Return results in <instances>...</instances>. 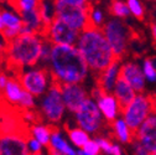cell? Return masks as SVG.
I'll use <instances>...</instances> for the list:
<instances>
[{"label":"cell","instance_id":"obj_12","mask_svg":"<svg viewBox=\"0 0 156 155\" xmlns=\"http://www.w3.org/2000/svg\"><path fill=\"white\" fill-rule=\"evenodd\" d=\"M120 78H123L136 93L141 94L145 91L146 78L143 68L135 62H126L120 68Z\"/></svg>","mask_w":156,"mask_h":155},{"label":"cell","instance_id":"obj_17","mask_svg":"<svg viewBox=\"0 0 156 155\" xmlns=\"http://www.w3.org/2000/svg\"><path fill=\"white\" fill-rule=\"evenodd\" d=\"M113 94L118 101V104L120 107V112H123L134 99L135 97L138 96L136 93L123 78H119L118 82H116L114 89H113Z\"/></svg>","mask_w":156,"mask_h":155},{"label":"cell","instance_id":"obj_34","mask_svg":"<svg viewBox=\"0 0 156 155\" xmlns=\"http://www.w3.org/2000/svg\"><path fill=\"white\" fill-rule=\"evenodd\" d=\"M95 140H97V143H98V145H99V148H101V150H102V151H104L105 154L110 155V151H112V146H113V144H112L108 139L102 138V137H98V138H95Z\"/></svg>","mask_w":156,"mask_h":155},{"label":"cell","instance_id":"obj_24","mask_svg":"<svg viewBox=\"0 0 156 155\" xmlns=\"http://www.w3.org/2000/svg\"><path fill=\"white\" fill-rule=\"evenodd\" d=\"M68 138L72 142V144L77 148L82 149L90 139H89V134L84 132L81 128H73V129H67Z\"/></svg>","mask_w":156,"mask_h":155},{"label":"cell","instance_id":"obj_1","mask_svg":"<svg viewBox=\"0 0 156 155\" xmlns=\"http://www.w3.org/2000/svg\"><path fill=\"white\" fill-rule=\"evenodd\" d=\"M48 66L52 80L60 85H81L89 72V67L77 46L53 45Z\"/></svg>","mask_w":156,"mask_h":155},{"label":"cell","instance_id":"obj_35","mask_svg":"<svg viewBox=\"0 0 156 155\" xmlns=\"http://www.w3.org/2000/svg\"><path fill=\"white\" fill-rule=\"evenodd\" d=\"M131 144H133V150H134L135 155H150V151L136 139H134Z\"/></svg>","mask_w":156,"mask_h":155},{"label":"cell","instance_id":"obj_44","mask_svg":"<svg viewBox=\"0 0 156 155\" xmlns=\"http://www.w3.org/2000/svg\"><path fill=\"white\" fill-rule=\"evenodd\" d=\"M0 97H3V91L2 89H0ZM0 99H2V98H0Z\"/></svg>","mask_w":156,"mask_h":155},{"label":"cell","instance_id":"obj_22","mask_svg":"<svg viewBox=\"0 0 156 155\" xmlns=\"http://www.w3.org/2000/svg\"><path fill=\"white\" fill-rule=\"evenodd\" d=\"M2 16H3V23L5 29H12V30H20L24 26V21L21 16L16 14L12 10L8 9H2Z\"/></svg>","mask_w":156,"mask_h":155},{"label":"cell","instance_id":"obj_40","mask_svg":"<svg viewBox=\"0 0 156 155\" xmlns=\"http://www.w3.org/2000/svg\"><path fill=\"white\" fill-rule=\"evenodd\" d=\"M151 37H152V41L156 45V23L151 25Z\"/></svg>","mask_w":156,"mask_h":155},{"label":"cell","instance_id":"obj_31","mask_svg":"<svg viewBox=\"0 0 156 155\" xmlns=\"http://www.w3.org/2000/svg\"><path fill=\"white\" fill-rule=\"evenodd\" d=\"M52 49H53V45L46 40L44 37V45H42V50H41V57H40V62L42 63H50V60H51V55H52Z\"/></svg>","mask_w":156,"mask_h":155},{"label":"cell","instance_id":"obj_16","mask_svg":"<svg viewBox=\"0 0 156 155\" xmlns=\"http://www.w3.org/2000/svg\"><path fill=\"white\" fill-rule=\"evenodd\" d=\"M98 104L103 117L107 122H115L118 119V114L120 112V107L118 104V101L114 97L113 93H105L103 92L99 98L95 99Z\"/></svg>","mask_w":156,"mask_h":155},{"label":"cell","instance_id":"obj_38","mask_svg":"<svg viewBox=\"0 0 156 155\" xmlns=\"http://www.w3.org/2000/svg\"><path fill=\"white\" fill-rule=\"evenodd\" d=\"M4 55H6V46L0 42V63L4 60Z\"/></svg>","mask_w":156,"mask_h":155},{"label":"cell","instance_id":"obj_27","mask_svg":"<svg viewBox=\"0 0 156 155\" xmlns=\"http://www.w3.org/2000/svg\"><path fill=\"white\" fill-rule=\"evenodd\" d=\"M109 13L115 16L116 19H126L130 15V10L128 8V4L125 2H120V0H116L113 2L109 6Z\"/></svg>","mask_w":156,"mask_h":155},{"label":"cell","instance_id":"obj_13","mask_svg":"<svg viewBox=\"0 0 156 155\" xmlns=\"http://www.w3.org/2000/svg\"><path fill=\"white\" fill-rule=\"evenodd\" d=\"M62 98L68 112L76 113L86 99L88 94L82 85H62Z\"/></svg>","mask_w":156,"mask_h":155},{"label":"cell","instance_id":"obj_2","mask_svg":"<svg viewBox=\"0 0 156 155\" xmlns=\"http://www.w3.org/2000/svg\"><path fill=\"white\" fill-rule=\"evenodd\" d=\"M76 46L84 57L89 70L98 74L107 70L116 60L101 29L89 27L82 31Z\"/></svg>","mask_w":156,"mask_h":155},{"label":"cell","instance_id":"obj_36","mask_svg":"<svg viewBox=\"0 0 156 155\" xmlns=\"http://www.w3.org/2000/svg\"><path fill=\"white\" fill-rule=\"evenodd\" d=\"M9 80H10V78H9V77H8L5 73H3V72L0 73V89H2V91L6 87V85H8Z\"/></svg>","mask_w":156,"mask_h":155},{"label":"cell","instance_id":"obj_47","mask_svg":"<svg viewBox=\"0 0 156 155\" xmlns=\"http://www.w3.org/2000/svg\"><path fill=\"white\" fill-rule=\"evenodd\" d=\"M32 155H45V154H42V153H40V154H32Z\"/></svg>","mask_w":156,"mask_h":155},{"label":"cell","instance_id":"obj_4","mask_svg":"<svg viewBox=\"0 0 156 155\" xmlns=\"http://www.w3.org/2000/svg\"><path fill=\"white\" fill-rule=\"evenodd\" d=\"M90 3L86 0H56V17L68 24L77 31L89 29V8Z\"/></svg>","mask_w":156,"mask_h":155},{"label":"cell","instance_id":"obj_42","mask_svg":"<svg viewBox=\"0 0 156 155\" xmlns=\"http://www.w3.org/2000/svg\"><path fill=\"white\" fill-rule=\"evenodd\" d=\"M77 154L78 155H90V154H88V153H86L83 149H80V150H77Z\"/></svg>","mask_w":156,"mask_h":155},{"label":"cell","instance_id":"obj_39","mask_svg":"<svg viewBox=\"0 0 156 155\" xmlns=\"http://www.w3.org/2000/svg\"><path fill=\"white\" fill-rule=\"evenodd\" d=\"M47 155H65V154H62L61 151H58V150H56V149L48 146V148H47Z\"/></svg>","mask_w":156,"mask_h":155},{"label":"cell","instance_id":"obj_30","mask_svg":"<svg viewBox=\"0 0 156 155\" xmlns=\"http://www.w3.org/2000/svg\"><path fill=\"white\" fill-rule=\"evenodd\" d=\"M35 104H36L35 97L31 93L24 91L21 101H20V103H19V108H20L21 110H31V109L35 108Z\"/></svg>","mask_w":156,"mask_h":155},{"label":"cell","instance_id":"obj_25","mask_svg":"<svg viewBox=\"0 0 156 155\" xmlns=\"http://www.w3.org/2000/svg\"><path fill=\"white\" fill-rule=\"evenodd\" d=\"M14 11L19 15H23L30 11H34L38 8L40 2L38 0H17V2H10L9 3Z\"/></svg>","mask_w":156,"mask_h":155},{"label":"cell","instance_id":"obj_15","mask_svg":"<svg viewBox=\"0 0 156 155\" xmlns=\"http://www.w3.org/2000/svg\"><path fill=\"white\" fill-rule=\"evenodd\" d=\"M120 60L116 59L107 70H104L102 73H99L98 77V86L102 88L105 93H113V89L120 78Z\"/></svg>","mask_w":156,"mask_h":155},{"label":"cell","instance_id":"obj_18","mask_svg":"<svg viewBox=\"0 0 156 155\" xmlns=\"http://www.w3.org/2000/svg\"><path fill=\"white\" fill-rule=\"evenodd\" d=\"M24 91L25 89L23 88L19 78L11 77L6 85V87L3 89V99L9 104H17L19 106Z\"/></svg>","mask_w":156,"mask_h":155},{"label":"cell","instance_id":"obj_41","mask_svg":"<svg viewBox=\"0 0 156 155\" xmlns=\"http://www.w3.org/2000/svg\"><path fill=\"white\" fill-rule=\"evenodd\" d=\"M5 26H4V23H3V16H2V9H0V34L4 31Z\"/></svg>","mask_w":156,"mask_h":155},{"label":"cell","instance_id":"obj_33","mask_svg":"<svg viewBox=\"0 0 156 155\" xmlns=\"http://www.w3.org/2000/svg\"><path fill=\"white\" fill-rule=\"evenodd\" d=\"M27 146H29V150H30L31 155L32 154H40V153H42L41 151L42 150V144L38 140H36L35 138H32V137H30L27 139Z\"/></svg>","mask_w":156,"mask_h":155},{"label":"cell","instance_id":"obj_9","mask_svg":"<svg viewBox=\"0 0 156 155\" xmlns=\"http://www.w3.org/2000/svg\"><path fill=\"white\" fill-rule=\"evenodd\" d=\"M81 32L71 27L68 24L56 17L51 25L46 29L42 37L48 40L52 45H68L76 46Z\"/></svg>","mask_w":156,"mask_h":155},{"label":"cell","instance_id":"obj_3","mask_svg":"<svg viewBox=\"0 0 156 155\" xmlns=\"http://www.w3.org/2000/svg\"><path fill=\"white\" fill-rule=\"evenodd\" d=\"M44 37L41 35H20L6 46V59L15 68L32 67L40 62Z\"/></svg>","mask_w":156,"mask_h":155},{"label":"cell","instance_id":"obj_11","mask_svg":"<svg viewBox=\"0 0 156 155\" xmlns=\"http://www.w3.org/2000/svg\"><path fill=\"white\" fill-rule=\"evenodd\" d=\"M27 139L29 137L21 134L0 137V155H31Z\"/></svg>","mask_w":156,"mask_h":155},{"label":"cell","instance_id":"obj_28","mask_svg":"<svg viewBox=\"0 0 156 155\" xmlns=\"http://www.w3.org/2000/svg\"><path fill=\"white\" fill-rule=\"evenodd\" d=\"M143 72H144V76L146 81L149 82H156V68L151 61V59H145L144 62H143Z\"/></svg>","mask_w":156,"mask_h":155},{"label":"cell","instance_id":"obj_7","mask_svg":"<svg viewBox=\"0 0 156 155\" xmlns=\"http://www.w3.org/2000/svg\"><path fill=\"white\" fill-rule=\"evenodd\" d=\"M41 110L45 118L51 123H58L62 121L66 112V106L62 98V85L52 80L48 91L42 97Z\"/></svg>","mask_w":156,"mask_h":155},{"label":"cell","instance_id":"obj_14","mask_svg":"<svg viewBox=\"0 0 156 155\" xmlns=\"http://www.w3.org/2000/svg\"><path fill=\"white\" fill-rule=\"evenodd\" d=\"M135 139L143 144L150 153L156 151V112L141 124L135 133Z\"/></svg>","mask_w":156,"mask_h":155},{"label":"cell","instance_id":"obj_8","mask_svg":"<svg viewBox=\"0 0 156 155\" xmlns=\"http://www.w3.org/2000/svg\"><path fill=\"white\" fill-rule=\"evenodd\" d=\"M74 118L78 128L83 129L88 134L98 133L102 129L104 122V117L98 104L92 98L84 101V103L74 113Z\"/></svg>","mask_w":156,"mask_h":155},{"label":"cell","instance_id":"obj_19","mask_svg":"<svg viewBox=\"0 0 156 155\" xmlns=\"http://www.w3.org/2000/svg\"><path fill=\"white\" fill-rule=\"evenodd\" d=\"M50 146L61 151L65 155H78L77 150L71 146L62 137L61 130L58 129L57 127H52L51 128V142H50Z\"/></svg>","mask_w":156,"mask_h":155},{"label":"cell","instance_id":"obj_10","mask_svg":"<svg viewBox=\"0 0 156 155\" xmlns=\"http://www.w3.org/2000/svg\"><path fill=\"white\" fill-rule=\"evenodd\" d=\"M48 73L50 71L45 67L31 68L21 72L17 78L26 92L31 93L34 97H40L45 96L48 91Z\"/></svg>","mask_w":156,"mask_h":155},{"label":"cell","instance_id":"obj_21","mask_svg":"<svg viewBox=\"0 0 156 155\" xmlns=\"http://www.w3.org/2000/svg\"><path fill=\"white\" fill-rule=\"evenodd\" d=\"M30 134L31 137L35 138L36 140H38L42 146L48 148L50 146V142H51V127L40 124V123H35L31 125L30 128Z\"/></svg>","mask_w":156,"mask_h":155},{"label":"cell","instance_id":"obj_26","mask_svg":"<svg viewBox=\"0 0 156 155\" xmlns=\"http://www.w3.org/2000/svg\"><path fill=\"white\" fill-rule=\"evenodd\" d=\"M88 16H89V27L102 30V27L104 25V14H103V11L99 8H95V6L90 5Z\"/></svg>","mask_w":156,"mask_h":155},{"label":"cell","instance_id":"obj_20","mask_svg":"<svg viewBox=\"0 0 156 155\" xmlns=\"http://www.w3.org/2000/svg\"><path fill=\"white\" fill-rule=\"evenodd\" d=\"M113 130L115 137L124 144L133 143V140L135 139V134L130 130V128L128 127V124L123 118H118L115 122H113Z\"/></svg>","mask_w":156,"mask_h":155},{"label":"cell","instance_id":"obj_43","mask_svg":"<svg viewBox=\"0 0 156 155\" xmlns=\"http://www.w3.org/2000/svg\"><path fill=\"white\" fill-rule=\"evenodd\" d=\"M151 61H152V63H154V66H155V68H156V57L151 59Z\"/></svg>","mask_w":156,"mask_h":155},{"label":"cell","instance_id":"obj_6","mask_svg":"<svg viewBox=\"0 0 156 155\" xmlns=\"http://www.w3.org/2000/svg\"><path fill=\"white\" fill-rule=\"evenodd\" d=\"M102 31L107 38V41L109 42L115 57L120 60L125 55L129 45V40H130L129 26L122 19L113 17L103 25Z\"/></svg>","mask_w":156,"mask_h":155},{"label":"cell","instance_id":"obj_46","mask_svg":"<svg viewBox=\"0 0 156 155\" xmlns=\"http://www.w3.org/2000/svg\"><path fill=\"white\" fill-rule=\"evenodd\" d=\"M150 155H156V151H152V153H150Z\"/></svg>","mask_w":156,"mask_h":155},{"label":"cell","instance_id":"obj_23","mask_svg":"<svg viewBox=\"0 0 156 155\" xmlns=\"http://www.w3.org/2000/svg\"><path fill=\"white\" fill-rule=\"evenodd\" d=\"M38 11H40L42 23H44V26H45V31H46V29L51 25V23L56 19L55 2H40V4H38Z\"/></svg>","mask_w":156,"mask_h":155},{"label":"cell","instance_id":"obj_29","mask_svg":"<svg viewBox=\"0 0 156 155\" xmlns=\"http://www.w3.org/2000/svg\"><path fill=\"white\" fill-rule=\"evenodd\" d=\"M126 4L130 10V14L134 15L136 19H139V20H143L144 15H145V9H144L143 4L140 2H138V0H128Z\"/></svg>","mask_w":156,"mask_h":155},{"label":"cell","instance_id":"obj_45","mask_svg":"<svg viewBox=\"0 0 156 155\" xmlns=\"http://www.w3.org/2000/svg\"><path fill=\"white\" fill-rule=\"evenodd\" d=\"M154 99V98H152ZM155 99H156V97H155ZM154 104H155V107H156V101H154ZM155 110H156V108H155Z\"/></svg>","mask_w":156,"mask_h":155},{"label":"cell","instance_id":"obj_32","mask_svg":"<svg viewBox=\"0 0 156 155\" xmlns=\"http://www.w3.org/2000/svg\"><path fill=\"white\" fill-rule=\"evenodd\" d=\"M82 149L86 153L90 154V155H99V151H101V148H99V145H98V143H97L95 139H90Z\"/></svg>","mask_w":156,"mask_h":155},{"label":"cell","instance_id":"obj_5","mask_svg":"<svg viewBox=\"0 0 156 155\" xmlns=\"http://www.w3.org/2000/svg\"><path fill=\"white\" fill-rule=\"evenodd\" d=\"M155 112V104L151 97L141 93L135 97V99L122 112L123 119L135 134L141 124Z\"/></svg>","mask_w":156,"mask_h":155},{"label":"cell","instance_id":"obj_37","mask_svg":"<svg viewBox=\"0 0 156 155\" xmlns=\"http://www.w3.org/2000/svg\"><path fill=\"white\" fill-rule=\"evenodd\" d=\"M110 155H122V148H120V145H118V144H113Z\"/></svg>","mask_w":156,"mask_h":155}]
</instances>
